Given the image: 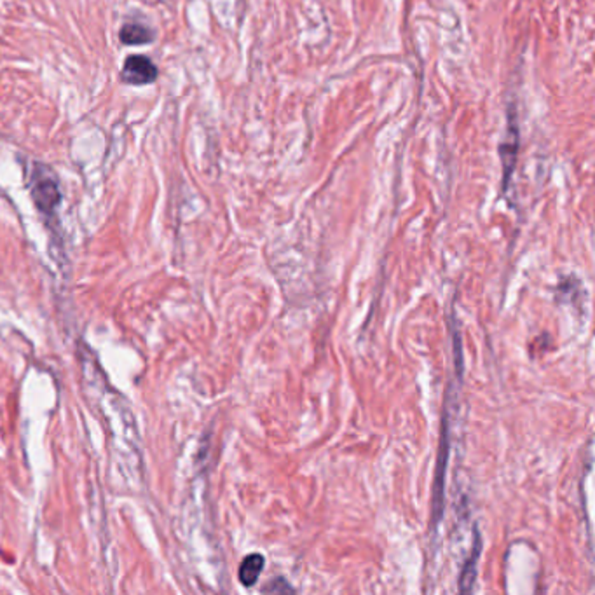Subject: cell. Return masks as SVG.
<instances>
[{
    "label": "cell",
    "instance_id": "cell-6",
    "mask_svg": "<svg viewBox=\"0 0 595 595\" xmlns=\"http://www.w3.org/2000/svg\"><path fill=\"white\" fill-rule=\"evenodd\" d=\"M119 39L126 46H141L154 41V32L141 23H126L119 32Z\"/></svg>",
    "mask_w": 595,
    "mask_h": 595
},
{
    "label": "cell",
    "instance_id": "cell-4",
    "mask_svg": "<svg viewBox=\"0 0 595 595\" xmlns=\"http://www.w3.org/2000/svg\"><path fill=\"white\" fill-rule=\"evenodd\" d=\"M480 551H482V540L478 536V533L475 531V540H473V549L470 553V559L464 562L462 571L459 575V591L461 592H470L475 585V578H477V566L480 560Z\"/></svg>",
    "mask_w": 595,
    "mask_h": 595
},
{
    "label": "cell",
    "instance_id": "cell-3",
    "mask_svg": "<svg viewBox=\"0 0 595 595\" xmlns=\"http://www.w3.org/2000/svg\"><path fill=\"white\" fill-rule=\"evenodd\" d=\"M157 67L143 54H132L123 65L121 77L132 86H145L157 79Z\"/></svg>",
    "mask_w": 595,
    "mask_h": 595
},
{
    "label": "cell",
    "instance_id": "cell-7",
    "mask_svg": "<svg viewBox=\"0 0 595 595\" xmlns=\"http://www.w3.org/2000/svg\"><path fill=\"white\" fill-rule=\"evenodd\" d=\"M264 592H279V594H285V592H293V589H292V585L288 583V582H285L283 578H277V580H273L266 589H264Z\"/></svg>",
    "mask_w": 595,
    "mask_h": 595
},
{
    "label": "cell",
    "instance_id": "cell-2",
    "mask_svg": "<svg viewBox=\"0 0 595 595\" xmlns=\"http://www.w3.org/2000/svg\"><path fill=\"white\" fill-rule=\"evenodd\" d=\"M446 415L442 421V438H440V454H438V464L435 473V484H433V502H431V520L433 526L438 524V520L444 515V486H446V470L449 461V415L446 409Z\"/></svg>",
    "mask_w": 595,
    "mask_h": 595
},
{
    "label": "cell",
    "instance_id": "cell-5",
    "mask_svg": "<svg viewBox=\"0 0 595 595\" xmlns=\"http://www.w3.org/2000/svg\"><path fill=\"white\" fill-rule=\"evenodd\" d=\"M264 566H266V559H264L262 553H252V555L245 557L241 566H239V573H237L241 585L253 587L259 582V578L264 571Z\"/></svg>",
    "mask_w": 595,
    "mask_h": 595
},
{
    "label": "cell",
    "instance_id": "cell-1",
    "mask_svg": "<svg viewBox=\"0 0 595 595\" xmlns=\"http://www.w3.org/2000/svg\"><path fill=\"white\" fill-rule=\"evenodd\" d=\"M30 190L36 206L47 215L52 217L56 208L60 206L61 194H60V183L56 175L51 172L46 165L36 163L30 177Z\"/></svg>",
    "mask_w": 595,
    "mask_h": 595
}]
</instances>
